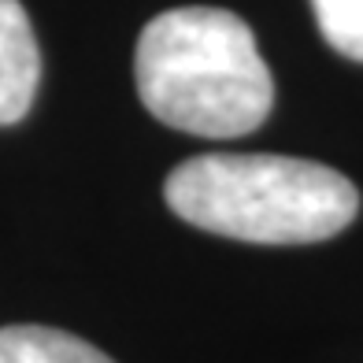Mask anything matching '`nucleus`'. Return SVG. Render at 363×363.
I'll return each mask as SVG.
<instances>
[{
    "label": "nucleus",
    "mask_w": 363,
    "mask_h": 363,
    "mask_svg": "<svg viewBox=\"0 0 363 363\" xmlns=\"http://www.w3.org/2000/svg\"><path fill=\"white\" fill-rule=\"evenodd\" d=\"M138 96L182 134L241 138L263 126L274 78L249 23L223 8H171L141 30Z\"/></svg>",
    "instance_id": "obj_1"
},
{
    "label": "nucleus",
    "mask_w": 363,
    "mask_h": 363,
    "mask_svg": "<svg viewBox=\"0 0 363 363\" xmlns=\"http://www.w3.org/2000/svg\"><path fill=\"white\" fill-rule=\"evenodd\" d=\"M163 196L178 219L256 245L326 241L359 211V189L341 171L267 152L193 156L167 174Z\"/></svg>",
    "instance_id": "obj_2"
},
{
    "label": "nucleus",
    "mask_w": 363,
    "mask_h": 363,
    "mask_svg": "<svg viewBox=\"0 0 363 363\" xmlns=\"http://www.w3.org/2000/svg\"><path fill=\"white\" fill-rule=\"evenodd\" d=\"M41 82V48L19 0H0V126L30 111Z\"/></svg>",
    "instance_id": "obj_3"
},
{
    "label": "nucleus",
    "mask_w": 363,
    "mask_h": 363,
    "mask_svg": "<svg viewBox=\"0 0 363 363\" xmlns=\"http://www.w3.org/2000/svg\"><path fill=\"white\" fill-rule=\"evenodd\" d=\"M0 363H115L96 345L56 326H0Z\"/></svg>",
    "instance_id": "obj_4"
},
{
    "label": "nucleus",
    "mask_w": 363,
    "mask_h": 363,
    "mask_svg": "<svg viewBox=\"0 0 363 363\" xmlns=\"http://www.w3.org/2000/svg\"><path fill=\"white\" fill-rule=\"evenodd\" d=\"M311 11L326 45L363 63V0H311Z\"/></svg>",
    "instance_id": "obj_5"
}]
</instances>
